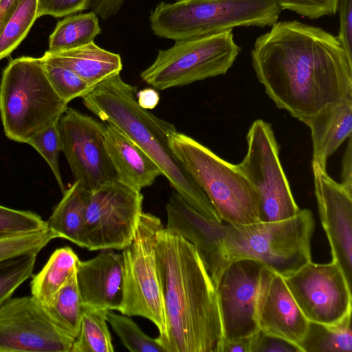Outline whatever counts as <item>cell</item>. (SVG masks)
Wrapping results in <instances>:
<instances>
[{"label":"cell","mask_w":352,"mask_h":352,"mask_svg":"<svg viewBox=\"0 0 352 352\" xmlns=\"http://www.w3.org/2000/svg\"><path fill=\"white\" fill-rule=\"evenodd\" d=\"M251 58L276 106L302 122L352 92V60L320 28L277 21L256 38Z\"/></svg>","instance_id":"cell-1"},{"label":"cell","mask_w":352,"mask_h":352,"mask_svg":"<svg viewBox=\"0 0 352 352\" xmlns=\"http://www.w3.org/2000/svg\"><path fill=\"white\" fill-rule=\"evenodd\" d=\"M166 210V228L193 245L214 285L227 266L241 259L258 261L283 278L311 261L315 221L308 209L276 222H217L197 212L174 191Z\"/></svg>","instance_id":"cell-2"},{"label":"cell","mask_w":352,"mask_h":352,"mask_svg":"<svg viewBox=\"0 0 352 352\" xmlns=\"http://www.w3.org/2000/svg\"><path fill=\"white\" fill-rule=\"evenodd\" d=\"M155 258L165 320L157 343L165 352H219L215 286L195 248L164 227L157 234Z\"/></svg>","instance_id":"cell-3"},{"label":"cell","mask_w":352,"mask_h":352,"mask_svg":"<svg viewBox=\"0 0 352 352\" xmlns=\"http://www.w3.org/2000/svg\"><path fill=\"white\" fill-rule=\"evenodd\" d=\"M137 92V87L118 74L98 84L82 98L89 111L118 127L154 162L188 205L204 217L222 222L206 194L169 147L168 137L177 131L175 126L141 107Z\"/></svg>","instance_id":"cell-4"},{"label":"cell","mask_w":352,"mask_h":352,"mask_svg":"<svg viewBox=\"0 0 352 352\" xmlns=\"http://www.w3.org/2000/svg\"><path fill=\"white\" fill-rule=\"evenodd\" d=\"M54 91L42 57L9 62L0 84V115L6 135L26 143L30 137L59 121L68 108Z\"/></svg>","instance_id":"cell-5"},{"label":"cell","mask_w":352,"mask_h":352,"mask_svg":"<svg viewBox=\"0 0 352 352\" xmlns=\"http://www.w3.org/2000/svg\"><path fill=\"white\" fill-rule=\"evenodd\" d=\"M282 10L275 0H178L151 12L155 35L175 41L237 27L272 26Z\"/></svg>","instance_id":"cell-6"},{"label":"cell","mask_w":352,"mask_h":352,"mask_svg":"<svg viewBox=\"0 0 352 352\" xmlns=\"http://www.w3.org/2000/svg\"><path fill=\"white\" fill-rule=\"evenodd\" d=\"M168 145L222 221L240 225L260 222L256 192L236 164L177 131L170 134Z\"/></svg>","instance_id":"cell-7"},{"label":"cell","mask_w":352,"mask_h":352,"mask_svg":"<svg viewBox=\"0 0 352 352\" xmlns=\"http://www.w3.org/2000/svg\"><path fill=\"white\" fill-rule=\"evenodd\" d=\"M241 49L232 30L175 41L159 50L140 77L156 90L185 86L227 73Z\"/></svg>","instance_id":"cell-8"},{"label":"cell","mask_w":352,"mask_h":352,"mask_svg":"<svg viewBox=\"0 0 352 352\" xmlns=\"http://www.w3.org/2000/svg\"><path fill=\"white\" fill-rule=\"evenodd\" d=\"M161 220L142 212L131 242L122 252L124 265L123 298L120 313L151 321L159 334L165 331L163 300L157 272L155 245Z\"/></svg>","instance_id":"cell-9"},{"label":"cell","mask_w":352,"mask_h":352,"mask_svg":"<svg viewBox=\"0 0 352 352\" xmlns=\"http://www.w3.org/2000/svg\"><path fill=\"white\" fill-rule=\"evenodd\" d=\"M246 139V155L236 166L256 192L259 221L276 222L293 217L300 208L283 171L271 124L256 120Z\"/></svg>","instance_id":"cell-10"},{"label":"cell","mask_w":352,"mask_h":352,"mask_svg":"<svg viewBox=\"0 0 352 352\" xmlns=\"http://www.w3.org/2000/svg\"><path fill=\"white\" fill-rule=\"evenodd\" d=\"M143 195L120 181L90 191L82 233L83 248L123 250L133 240L142 211Z\"/></svg>","instance_id":"cell-11"},{"label":"cell","mask_w":352,"mask_h":352,"mask_svg":"<svg viewBox=\"0 0 352 352\" xmlns=\"http://www.w3.org/2000/svg\"><path fill=\"white\" fill-rule=\"evenodd\" d=\"M74 340L32 295L0 307V352H70Z\"/></svg>","instance_id":"cell-12"},{"label":"cell","mask_w":352,"mask_h":352,"mask_svg":"<svg viewBox=\"0 0 352 352\" xmlns=\"http://www.w3.org/2000/svg\"><path fill=\"white\" fill-rule=\"evenodd\" d=\"M284 280L309 321L335 324L351 315V287L336 263L311 261Z\"/></svg>","instance_id":"cell-13"},{"label":"cell","mask_w":352,"mask_h":352,"mask_svg":"<svg viewBox=\"0 0 352 352\" xmlns=\"http://www.w3.org/2000/svg\"><path fill=\"white\" fill-rule=\"evenodd\" d=\"M106 124L67 108L58 121L62 151L74 177L91 191L118 180L104 141Z\"/></svg>","instance_id":"cell-14"},{"label":"cell","mask_w":352,"mask_h":352,"mask_svg":"<svg viewBox=\"0 0 352 352\" xmlns=\"http://www.w3.org/2000/svg\"><path fill=\"white\" fill-rule=\"evenodd\" d=\"M263 265L251 259L236 261L224 269L214 284L223 338L250 337L259 329L256 300Z\"/></svg>","instance_id":"cell-15"},{"label":"cell","mask_w":352,"mask_h":352,"mask_svg":"<svg viewBox=\"0 0 352 352\" xmlns=\"http://www.w3.org/2000/svg\"><path fill=\"white\" fill-rule=\"evenodd\" d=\"M312 170L319 216L330 245L331 261L340 267L351 287L352 192L313 160Z\"/></svg>","instance_id":"cell-16"},{"label":"cell","mask_w":352,"mask_h":352,"mask_svg":"<svg viewBox=\"0 0 352 352\" xmlns=\"http://www.w3.org/2000/svg\"><path fill=\"white\" fill-rule=\"evenodd\" d=\"M256 320L259 329L297 345L302 339L309 322L284 278L265 265L260 274Z\"/></svg>","instance_id":"cell-17"},{"label":"cell","mask_w":352,"mask_h":352,"mask_svg":"<svg viewBox=\"0 0 352 352\" xmlns=\"http://www.w3.org/2000/svg\"><path fill=\"white\" fill-rule=\"evenodd\" d=\"M96 256L79 261L76 281L83 307L120 311L123 298L122 254L104 250Z\"/></svg>","instance_id":"cell-18"},{"label":"cell","mask_w":352,"mask_h":352,"mask_svg":"<svg viewBox=\"0 0 352 352\" xmlns=\"http://www.w3.org/2000/svg\"><path fill=\"white\" fill-rule=\"evenodd\" d=\"M105 146L118 180L141 191L162 175L154 162L121 130L107 124Z\"/></svg>","instance_id":"cell-19"},{"label":"cell","mask_w":352,"mask_h":352,"mask_svg":"<svg viewBox=\"0 0 352 352\" xmlns=\"http://www.w3.org/2000/svg\"><path fill=\"white\" fill-rule=\"evenodd\" d=\"M304 123L311 131L313 161L326 170L328 158L351 135L352 92L328 104Z\"/></svg>","instance_id":"cell-20"},{"label":"cell","mask_w":352,"mask_h":352,"mask_svg":"<svg viewBox=\"0 0 352 352\" xmlns=\"http://www.w3.org/2000/svg\"><path fill=\"white\" fill-rule=\"evenodd\" d=\"M43 57L72 71L92 87L120 74L122 69L118 54L105 50L94 42L69 50L47 51Z\"/></svg>","instance_id":"cell-21"},{"label":"cell","mask_w":352,"mask_h":352,"mask_svg":"<svg viewBox=\"0 0 352 352\" xmlns=\"http://www.w3.org/2000/svg\"><path fill=\"white\" fill-rule=\"evenodd\" d=\"M90 190L78 181L63 192L47 222L48 228L57 238L70 241L82 248L85 208Z\"/></svg>","instance_id":"cell-22"},{"label":"cell","mask_w":352,"mask_h":352,"mask_svg":"<svg viewBox=\"0 0 352 352\" xmlns=\"http://www.w3.org/2000/svg\"><path fill=\"white\" fill-rule=\"evenodd\" d=\"M80 259L69 246L56 249L30 283L31 295L44 305H48L53 298L76 272Z\"/></svg>","instance_id":"cell-23"},{"label":"cell","mask_w":352,"mask_h":352,"mask_svg":"<svg viewBox=\"0 0 352 352\" xmlns=\"http://www.w3.org/2000/svg\"><path fill=\"white\" fill-rule=\"evenodd\" d=\"M101 33L97 14L87 13L68 16L59 21L49 38L50 52L75 49L94 42Z\"/></svg>","instance_id":"cell-24"},{"label":"cell","mask_w":352,"mask_h":352,"mask_svg":"<svg viewBox=\"0 0 352 352\" xmlns=\"http://www.w3.org/2000/svg\"><path fill=\"white\" fill-rule=\"evenodd\" d=\"M298 346L302 352H351V315L335 324L309 321Z\"/></svg>","instance_id":"cell-25"},{"label":"cell","mask_w":352,"mask_h":352,"mask_svg":"<svg viewBox=\"0 0 352 352\" xmlns=\"http://www.w3.org/2000/svg\"><path fill=\"white\" fill-rule=\"evenodd\" d=\"M37 18V0H18L0 28V60L19 45Z\"/></svg>","instance_id":"cell-26"},{"label":"cell","mask_w":352,"mask_h":352,"mask_svg":"<svg viewBox=\"0 0 352 352\" xmlns=\"http://www.w3.org/2000/svg\"><path fill=\"white\" fill-rule=\"evenodd\" d=\"M76 272L69 277L51 302L46 306L59 327L75 339L79 333L83 309Z\"/></svg>","instance_id":"cell-27"},{"label":"cell","mask_w":352,"mask_h":352,"mask_svg":"<svg viewBox=\"0 0 352 352\" xmlns=\"http://www.w3.org/2000/svg\"><path fill=\"white\" fill-rule=\"evenodd\" d=\"M106 309L83 307L80 331L70 352H113Z\"/></svg>","instance_id":"cell-28"},{"label":"cell","mask_w":352,"mask_h":352,"mask_svg":"<svg viewBox=\"0 0 352 352\" xmlns=\"http://www.w3.org/2000/svg\"><path fill=\"white\" fill-rule=\"evenodd\" d=\"M37 255L26 253L0 261V307L32 276Z\"/></svg>","instance_id":"cell-29"},{"label":"cell","mask_w":352,"mask_h":352,"mask_svg":"<svg viewBox=\"0 0 352 352\" xmlns=\"http://www.w3.org/2000/svg\"><path fill=\"white\" fill-rule=\"evenodd\" d=\"M106 319L122 344L131 352H165L155 338L145 334L139 326L124 314L107 310Z\"/></svg>","instance_id":"cell-30"},{"label":"cell","mask_w":352,"mask_h":352,"mask_svg":"<svg viewBox=\"0 0 352 352\" xmlns=\"http://www.w3.org/2000/svg\"><path fill=\"white\" fill-rule=\"evenodd\" d=\"M42 58L50 82L67 103L76 98H82L94 89L72 71Z\"/></svg>","instance_id":"cell-31"},{"label":"cell","mask_w":352,"mask_h":352,"mask_svg":"<svg viewBox=\"0 0 352 352\" xmlns=\"http://www.w3.org/2000/svg\"><path fill=\"white\" fill-rule=\"evenodd\" d=\"M26 143L33 146L45 160L63 192L65 188L58 164L59 153L62 151L58 122L36 133L28 138Z\"/></svg>","instance_id":"cell-32"},{"label":"cell","mask_w":352,"mask_h":352,"mask_svg":"<svg viewBox=\"0 0 352 352\" xmlns=\"http://www.w3.org/2000/svg\"><path fill=\"white\" fill-rule=\"evenodd\" d=\"M56 235L49 228L38 232L10 235L0 237V261L14 256L38 254Z\"/></svg>","instance_id":"cell-33"},{"label":"cell","mask_w":352,"mask_h":352,"mask_svg":"<svg viewBox=\"0 0 352 352\" xmlns=\"http://www.w3.org/2000/svg\"><path fill=\"white\" fill-rule=\"evenodd\" d=\"M47 228V222L35 212L0 205V237L42 231Z\"/></svg>","instance_id":"cell-34"},{"label":"cell","mask_w":352,"mask_h":352,"mask_svg":"<svg viewBox=\"0 0 352 352\" xmlns=\"http://www.w3.org/2000/svg\"><path fill=\"white\" fill-rule=\"evenodd\" d=\"M280 9L288 10L310 19L337 12L338 0H275Z\"/></svg>","instance_id":"cell-35"},{"label":"cell","mask_w":352,"mask_h":352,"mask_svg":"<svg viewBox=\"0 0 352 352\" xmlns=\"http://www.w3.org/2000/svg\"><path fill=\"white\" fill-rule=\"evenodd\" d=\"M250 352H302L298 345L258 329L250 337Z\"/></svg>","instance_id":"cell-36"},{"label":"cell","mask_w":352,"mask_h":352,"mask_svg":"<svg viewBox=\"0 0 352 352\" xmlns=\"http://www.w3.org/2000/svg\"><path fill=\"white\" fill-rule=\"evenodd\" d=\"M38 17L50 15L67 16L90 7L91 0H37Z\"/></svg>","instance_id":"cell-37"},{"label":"cell","mask_w":352,"mask_h":352,"mask_svg":"<svg viewBox=\"0 0 352 352\" xmlns=\"http://www.w3.org/2000/svg\"><path fill=\"white\" fill-rule=\"evenodd\" d=\"M339 30L336 36L348 58L352 60V0H338Z\"/></svg>","instance_id":"cell-38"},{"label":"cell","mask_w":352,"mask_h":352,"mask_svg":"<svg viewBox=\"0 0 352 352\" xmlns=\"http://www.w3.org/2000/svg\"><path fill=\"white\" fill-rule=\"evenodd\" d=\"M125 0H91L90 7L97 16L107 19L116 14Z\"/></svg>","instance_id":"cell-39"},{"label":"cell","mask_w":352,"mask_h":352,"mask_svg":"<svg viewBox=\"0 0 352 352\" xmlns=\"http://www.w3.org/2000/svg\"><path fill=\"white\" fill-rule=\"evenodd\" d=\"M340 183L347 190L352 192V142L349 137L348 144L342 160Z\"/></svg>","instance_id":"cell-40"},{"label":"cell","mask_w":352,"mask_h":352,"mask_svg":"<svg viewBox=\"0 0 352 352\" xmlns=\"http://www.w3.org/2000/svg\"><path fill=\"white\" fill-rule=\"evenodd\" d=\"M136 98L138 104L147 110L154 109L160 100V95L157 90L153 87L138 91Z\"/></svg>","instance_id":"cell-41"},{"label":"cell","mask_w":352,"mask_h":352,"mask_svg":"<svg viewBox=\"0 0 352 352\" xmlns=\"http://www.w3.org/2000/svg\"><path fill=\"white\" fill-rule=\"evenodd\" d=\"M250 337L232 340L222 338L219 352H250Z\"/></svg>","instance_id":"cell-42"},{"label":"cell","mask_w":352,"mask_h":352,"mask_svg":"<svg viewBox=\"0 0 352 352\" xmlns=\"http://www.w3.org/2000/svg\"><path fill=\"white\" fill-rule=\"evenodd\" d=\"M18 0H0V28Z\"/></svg>","instance_id":"cell-43"}]
</instances>
